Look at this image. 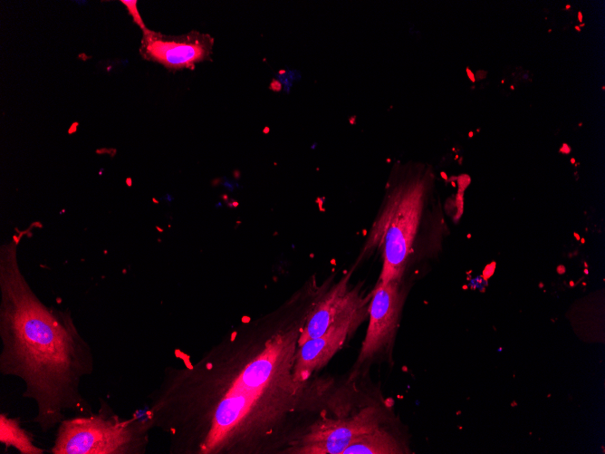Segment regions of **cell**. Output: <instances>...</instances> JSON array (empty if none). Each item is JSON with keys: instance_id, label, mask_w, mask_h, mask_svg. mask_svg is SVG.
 <instances>
[{"instance_id": "obj_1", "label": "cell", "mask_w": 605, "mask_h": 454, "mask_svg": "<svg viewBox=\"0 0 605 454\" xmlns=\"http://www.w3.org/2000/svg\"><path fill=\"white\" fill-rule=\"evenodd\" d=\"M25 234L0 247V372L23 381L22 396L37 409L33 421L46 432L66 411L93 412L81 382L93 372L94 357L71 314L45 305L23 275L17 247Z\"/></svg>"}, {"instance_id": "obj_2", "label": "cell", "mask_w": 605, "mask_h": 454, "mask_svg": "<svg viewBox=\"0 0 605 454\" xmlns=\"http://www.w3.org/2000/svg\"><path fill=\"white\" fill-rule=\"evenodd\" d=\"M293 364L292 349L271 338L216 406L173 442L176 451L216 452L251 411L257 412L260 421L270 429L291 411L302 386L293 380Z\"/></svg>"}, {"instance_id": "obj_3", "label": "cell", "mask_w": 605, "mask_h": 454, "mask_svg": "<svg viewBox=\"0 0 605 454\" xmlns=\"http://www.w3.org/2000/svg\"><path fill=\"white\" fill-rule=\"evenodd\" d=\"M98 412L74 415L58 426L52 454H138L144 453L146 420L120 419L103 400Z\"/></svg>"}, {"instance_id": "obj_4", "label": "cell", "mask_w": 605, "mask_h": 454, "mask_svg": "<svg viewBox=\"0 0 605 454\" xmlns=\"http://www.w3.org/2000/svg\"><path fill=\"white\" fill-rule=\"evenodd\" d=\"M423 188L417 183L400 191L373 227L371 246L383 244L379 282H400L413 251L423 209Z\"/></svg>"}, {"instance_id": "obj_5", "label": "cell", "mask_w": 605, "mask_h": 454, "mask_svg": "<svg viewBox=\"0 0 605 454\" xmlns=\"http://www.w3.org/2000/svg\"><path fill=\"white\" fill-rule=\"evenodd\" d=\"M381 421L382 413L374 406L363 408L350 418L322 419L312 424L289 451L300 454H342L358 437L380 427Z\"/></svg>"}, {"instance_id": "obj_6", "label": "cell", "mask_w": 605, "mask_h": 454, "mask_svg": "<svg viewBox=\"0 0 605 454\" xmlns=\"http://www.w3.org/2000/svg\"><path fill=\"white\" fill-rule=\"evenodd\" d=\"M399 282H378L368 307L369 324L358 363L389 348L395 338L404 303Z\"/></svg>"}, {"instance_id": "obj_7", "label": "cell", "mask_w": 605, "mask_h": 454, "mask_svg": "<svg viewBox=\"0 0 605 454\" xmlns=\"http://www.w3.org/2000/svg\"><path fill=\"white\" fill-rule=\"evenodd\" d=\"M213 38L197 31L180 35H167L146 29L139 53L147 61L162 64L170 70L193 69L212 53Z\"/></svg>"}, {"instance_id": "obj_8", "label": "cell", "mask_w": 605, "mask_h": 454, "mask_svg": "<svg viewBox=\"0 0 605 454\" xmlns=\"http://www.w3.org/2000/svg\"><path fill=\"white\" fill-rule=\"evenodd\" d=\"M363 314L364 310H360L345 315L333 323L321 336L298 346L293 368V380L303 384L315 371L323 367L361 323Z\"/></svg>"}, {"instance_id": "obj_9", "label": "cell", "mask_w": 605, "mask_h": 454, "mask_svg": "<svg viewBox=\"0 0 605 454\" xmlns=\"http://www.w3.org/2000/svg\"><path fill=\"white\" fill-rule=\"evenodd\" d=\"M349 276H344L311 311L301 328L297 346L321 336L341 317L364 310V302L359 293L349 288Z\"/></svg>"}, {"instance_id": "obj_10", "label": "cell", "mask_w": 605, "mask_h": 454, "mask_svg": "<svg viewBox=\"0 0 605 454\" xmlns=\"http://www.w3.org/2000/svg\"><path fill=\"white\" fill-rule=\"evenodd\" d=\"M403 453L398 440L379 427L354 440L342 454H396Z\"/></svg>"}, {"instance_id": "obj_11", "label": "cell", "mask_w": 605, "mask_h": 454, "mask_svg": "<svg viewBox=\"0 0 605 454\" xmlns=\"http://www.w3.org/2000/svg\"><path fill=\"white\" fill-rule=\"evenodd\" d=\"M0 442L14 447L21 454H43L44 451L34 445L18 418H9L4 413L0 415Z\"/></svg>"}, {"instance_id": "obj_12", "label": "cell", "mask_w": 605, "mask_h": 454, "mask_svg": "<svg viewBox=\"0 0 605 454\" xmlns=\"http://www.w3.org/2000/svg\"><path fill=\"white\" fill-rule=\"evenodd\" d=\"M121 3L127 7L129 14L132 16L136 24H138L142 31L146 30V26L137 8V1L135 0H122Z\"/></svg>"}, {"instance_id": "obj_13", "label": "cell", "mask_w": 605, "mask_h": 454, "mask_svg": "<svg viewBox=\"0 0 605 454\" xmlns=\"http://www.w3.org/2000/svg\"><path fill=\"white\" fill-rule=\"evenodd\" d=\"M466 72H467V75H468V77L470 78V80H471L472 82H475L474 74L472 73V72H471L468 68H466Z\"/></svg>"}, {"instance_id": "obj_14", "label": "cell", "mask_w": 605, "mask_h": 454, "mask_svg": "<svg viewBox=\"0 0 605 454\" xmlns=\"http://www.w3.org/2000/svg\"><path fill=\"white\" fill-rule=\"evenodd\" d=\"M578 14H579V21H580V22H581V20H582V17H581V12H579V13H578Z\"/></svg>"}]
</instances>
